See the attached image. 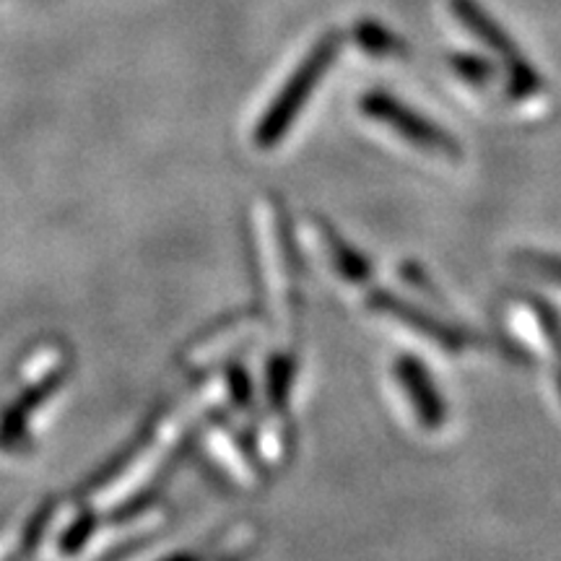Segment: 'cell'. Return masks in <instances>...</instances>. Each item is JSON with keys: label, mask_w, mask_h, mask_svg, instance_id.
<instances>
[{"label": "cell", "mask_w": 561, "mask_h": 561, "mask_svg": "<svg viewBox=\"0 0 561 561\" xmlns=\"http://www.w3.org/2000/svg\"><path fill=\"white\" fill-rule=\"evenodd\" d=\"M339 53L341 34L331 32L322 34L318 45L301 58L297 70L291 73V79L284 83V89L278 91L276 100L271 102L268 112L261 117V125H257L255 130V140L261 149H273V146L286 136V130L291 128V123L297 121L299 112L305 110L307 100H310L312 91L318 89V83L322 81V76L328 73V68H331L335 58H339Z\"/></svg>", "instance_id": "cell-1"}, {"label": "cell", "mask_w": 561, "mask_h": 561, "mask_svg": "<svg viewBox=\"0 0 561 561\" xmlns=\"http://www.w3.org/2000/svg\"><path fill=\"white\" fill-rule=\"evenodd\" d=\"M294 382V364L289 359H273L268 367V398L273 405H286Z\"/></svg>", "instance_id": "cell-10"}, {"label": "cell", "mask_w": 561, "mask_h": 561, "mask_svg": "<svg viewBox=\"0 0 561 561\" xmlns=\"http://www.w3.org/2000/svg\"><path fill=\"white\" fill-rule=\"evenodd\" d=\"M530 312L536 314L538 325H541V335L546 341V346L553 351V359H557V377H559V388H561V320L557 318V312L546 305L543 299H530Z\"/></svg>", "instance_id": "cell-8"}, {"label": "cell", "mask_w": 561, "mask_h": 561, "mask_svg": "<svg viewBox=\"0 0 561 561\" xmlns=\"http://www.w3.org/2000/svg\"><path fill=\"white\" fill-rule=\"evenodd\" d=\"M450 66L462 81L473 83V87H486L494 79V66L489 60L476 58V55H453Z\"/></svg>", "instance_id": "cell-9"}, {"label": "cell", "mask_w": 561, "mask_h": 561, "mask_svg": "<svg viewBox=\"0 0 561 561\" xmlns=\"http://www.w3.org/2000/svg\"><path fill=\"white\" fill-rule=\"evenodd\" d=\"M362 112L371 121L388 125L398 136L409 140L416 149L434 153V157H460V146L455 144L450 133H445L439 125L426 121L416 110L405 107L401 100L385 94V91H369L362 96Z\"/></svg>", "instance_id": "cell-3"}, {"label": "cell", "mask_w": 561, "mask_h": 561, "mask_svg": "<svg viewBox=\"0 0 561 561\" xmlns=\"http://www.w3.org/2000/svg\"><path fill=\"white\" fill-rule=\"evenodd\" d=\"M396 377L401 382V388L409 398V403L416 411L419 424L424 430H439L447 419V405L442 401L439 388L434 385L430 369L424 367L419 359L411 356H401L396 362Z\"/></svg>", "instance_id": "cell-4"}, {"label": "cell", "mask_w": 561, "mask_h": 561, "mask_svg": "<svg viewBox=\"0 0 561 561\" xmlns=\"http://www.w3.org/2000/svg\"><path fill=\"white\" fill-rule=\"evenodd\" d=\"M450 5L455 16L460 19V24L466 26L468 32H473L483 45L491 47V50L504 60V68H507V89L515 100H525V96H533L541 91L543 81L538 79L536 70L528 66L525 55L517 50L510 34L504 32L502 26L476 3V0H450Z\"/></svg>", "instance_id": "cell-2"}, {"label": "cell", "mask_w": 561, "mask_h": 561, "mask_svg": "<svg viewBox=\"0 0 561 561\" xmlns=\"http://www.w3.org/2000/svg\"><path fill=\"white\" fill-rule=\"evenodd\" d=\"M322 242H325V252L331 255L335 271H339L343 278L351 280V284H364V280H369L371 268L367 257L359 255L356 250H351L328 224H322Z\"/></svg>", "instance_id": "cell-6"}, {"label": "cell", "mask_w": 561, "mask_h": 561, "mask_svg": "<svg viewBox=\"0 0 561 561\" xmlns=\"http://www.w3.org/2000/svg\"><path fill=\"white\" fill-rule=\"evenodd\" d=\"M369 305L371 310L403 322L405 328H413L419 335H424V339L437 343V346H442L445 351H460L468 343L466 333L455 331V328L447 325V322L432 318V314H426L424 310H419V307L409 305V301L392 297V294H382V291L371 294Z\"/></svg>", "instance_id": "cell-5"}, {"label": "cell", "mask_w": 561, "mask_h": 561, "mask_svg": "<svg viewBox=\"0 0 561 561\" xmlns=\"http://www.w3.org/2000/svg\"><path fill=\"white\" fill-rule=\"evenodd\" d=\"M354 32H356V42H359L369 55H377V58H385V55H396L403 50L401 39H398L390 30H385L380 21L364 19L356 24Z\"/></svg>", "instance_id": "cell-7"}, {"label": "cell", "mask_w": 561, "mask_h": 561, "mask_svg": "<svg viewBox=\"0 0 561 561\" xmlns=\"http://www.w3.org/2000/svg\"><path fill=\"white\" fill-rule=\"evenodd\" d=\"M523 263L528 265V268L536 273V276H541L546 280H551V284H559L561 286V257L525 255Z\"/></svg>", "instance_id": "cell-11"}]
</instances>
